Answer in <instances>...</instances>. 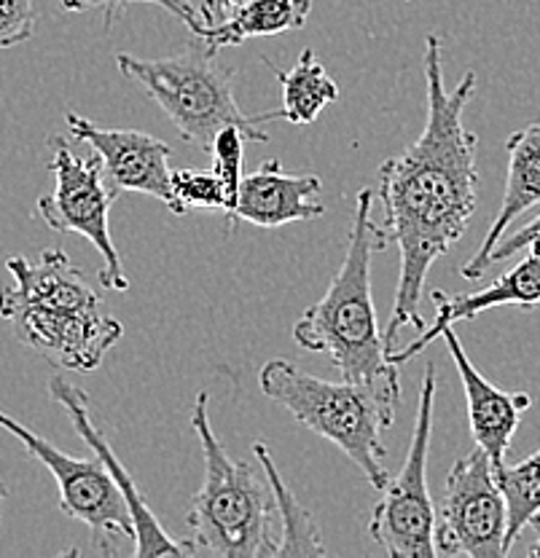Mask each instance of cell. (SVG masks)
<instances>
[{"label":"cell","instance_id":"6da1fadb","mask_svg":"<svg viewBox=\"0 0 540 558\" xmlns=\"http://www.w3.org/2000/svg\"><path fill=\"white\" fill-rule=\"evenodd\" d=\"M476 95L468 70L452 92L444 86V40L425 38V130L382 165L376 199L385 209V231L398 244L400 275L385 328L387 354L404 328H422L420 304L431 266L466 236L479 202V137L463 116Z\"/></svg>","mask_w":540,"mask_h":558},{"label":"cell","instance_id":"7a4b0ae2","mask_svg":"<svg viewBox=\"0 0 540 558\" xmlns=\"http://www.w3.org/2000/svg\"><path fill=\"white\" fill-rule=\"evenodd\" d=\"M5 269L14 282L0 284V317L16 339L57 368H100L124 325L103 310L100 293L71 255L60 247L40 250L36 258L11 255Z\"/></svg>","mask_w":540,"mask_h":558},{"label":"cell","instance_id":"3957f363","mask_svg":"<svg viewBox=\"0 0 540 558\" xmlns=\"http://www.w3.org/2000/svg\"><path fill=\"white\" fill-rule=\"evenodd\" d=\"M374 196L371 189L358 194L345 260L323 299L307 306L304 314L296 319L293 339L307 352L328 354L345 379L398 384L400 365L387 357L385 333H380L374 295H371L374 255L391 244L385 226L374 220Z\"/></svg>","mask_w":540,"mask_h":558},{"label":"cell","instance_id":"277c9868","mask_svg":"<svg viewBox=\"0 0 540 558\" xmlns=\"http://www.w3.org/2000/svg\"><path fill=\"white\" fill-rule=\"evenodd\" d=\"M259 387L266 398L290 411L296 422L345 451L376 492L387 486L391 473L385 468L382 433L396 418L400 381H325L290 360L275 357L261 365Z\"/></svg>","mask_w":540,"mask_h":558},{"label":"cell","instance_id":"5b68a950","mask_svg":"<svg viewBox=\"0 0 540 558\" xmlns=\"http://www.w3.org/2000/svg\"><path fill=\"white\" fill-rule=\"evenodd\" d=\"M207 392H200L191 411V427L200 438L205 462V481L189 510V543L194 556H277V543H272V519L277 508L269 481L245 462H235L220 446L207 418Z\"/></svg>","mask_w":540,"mask_h":558},{"label":"cell","instance_id":"8992f818","mask_svg":"<svg viewBox=\"0 0 540 558\" xmlns=\"http://www.w3.org/2000/svg\"><path fill=\"white\" fill-rule=\"evenodd\" d=\"M216 57L205 40L194 35L180 54L145 60L119 51L116 65L127 81L141 86L165 110L185 143L211 150L218 132L226 126H240L248 143H269V135L261 126L266 121H277V113L248 116L231 89L235 70L218 65Z\"/></svg>","mask_w":540,"mask_h":558},{"label":"cell","instance_id":"52a82bcc","mask_svg":"<svg viewBox=\"0 0 540 558\" xmlns=\"http://www.w3.org/2000/svg\"><path fill=\"white\" fill-rule=\"evenodd\" d=\"M49 172L55 174V191L36 202L38 218L57 234H79L100 253V284L106 290L124 293L130 288L119 250L110 236V207L119 199V191L108 183L100 156H75L62 137H51Z\"/></svg>","mask_w":540,"mask_h":558},{"label":"cell","instance_id":"ba28073f","mask_svg":"<svg viewBox=\"0 0 540 558\" xmlns=\"http://www.w3.org/2000/svg\"><path fill=\"white\" fill-rule=\"evenodd\" d=\"M435 365H425L417 409L415 433L404 468L382 488L380 502L371 510L369 537L393 558H433L435 505L428 488V451L435 414Z\"/></svg>","mask_w":540,"mask_h":558},{"label":"cell","instance_id":"9c48e42d","mask_svg":"<svg viewBox=\"0 0 540 558\" xmlns=\"http://www.w3.org/2000/svg\"><path fill=\"white\" fill-rule=\"evenodd\" d=\"M508 508L490 453L476 446L452 464L435 508V550L444 556L503 558Z\"/></svg>","mask_w":540,"mask_h":558},{"label":"cell","instance_id":"30bf717a","mask_svg":"<svg viewBox=\"0 0 540 558\" xmlns=\"http://www.w3.org/2000/svg\"><path fill=\"white\" fill-rule=\"evenodd\" d=\"M0 427L14 435L27 453L49 470L60 488V510L68 519L81 521L92 529L97 548L113 550L116 539H130L135 545V523H132L130 505L97 453L92 459L71 457L5 411H0Z\"/></svg>","mask_w":540,"mask_h":558},{"label":"cell","instance_id":"8fae6325","mask_svg":"<svg viewBox=\"0 0 540 558\" xmlns=\"http://www.w3.org/2000/svg\"><path fill=\"white\" fill-rule=\"evenodd\" d=\"M65 121L71 135L100 156L108 183L119 194H145L159 199L178 218L185 215L172 194V148L165 140L137 130H103L73 110H68Z\"/></svg>","mask_w":540,"mask_h":558},{"label":"cell","instance_id":"7c38bea8","mask_svg":"<svg viewBox=\"0 0 540 558\" xmlns=\"http://www.w3.org/2000/svg\"><path fill=\"white\" fill-rule=\"evenodd\" d=\"M49 395L55 403H60L65 409L68 418L73 422L75 433L81 435L86 446L97 453V457L106 462V468L113 475V481L124 492L127 505H130L132 523H135V545H132V554L137 558H156V556H194L191 543H178L159 519L154 515V510L148 508V502L143 499L141 488H137L132 475L127 473V468L121 464V459L116 457V451L110 449L106 433L97 427L95 416H92V403L89 395L84 392L75 384L65 381L62 376H51L49 379Z\"/></svg>","mask_w":540,"mask_h":558},{"label":"cell","instance_id":"4fadbf2b","mask_svg":"<svg viewBox=\"0 0 540 558\" xmlns=\"http://www.w3.org/2000/svg\"><path fill=\"white\" fill-rule=\"evenodd\" d=\"M321 191L323 180L317 174H290L277 159L261 161L259 170L242 178L237 205L226 215V231H235L237 220L259 229H280L299 220L323 218Z\"/></svg>","mask_w":540,"mask_h":558},{"label":"cell","instance_id":"5bb4252c","mask_svg":"<svg viewBox=\"0 0 540 558\" xmlns=\"http://www.w3.org/2000/svg\"><path fill=\"white\" fill-rule=\"evenodd\" d=\"M439 339H444L446 349H449L452 360L457 365V374H460L463 389H466L473 444L490 453L495 468H501L505 462V453L511 449V440H514L516 429H519L521 416L532 409V398L527 392H505L487 376H481V371L470 363L455 328H444Z\"/></svg>","mask_w":540,"mask_h":558},{"label":"cell","instance_id":"9a60e30c","mask_svg":"<svg viewBox=\"0 0 540 558\" xmlns=\"http://www.w3.org/2000/svg\"><path fill=\"white\" fill-rule=\"evenodd\" d=\"M431 301L435 310V323L428 325L422 330V336H417L411 344L393 349L387 357L391 363L404 365L411 357H417L420 352H425L428 344L441 336V330L452 328L460 319H473L481 312L501 310V306H540V255H527L525 260L514 266L511 271H505L495 279L492 284H487L479 293H463V295H449L444 290H431Z\"/></svg>","mask_w":540,"mask_h":558},{"label":"cell","instance_id":"2e32d148","mask_svg":"<svg viewBox=\"0 0 540 558\" xmlns=\"http://www.w3.org/2000/svg\"><path fill=\"white\" fill-rule=\"evenodd\" d=\"M505 148H508V172H505L503 205L497 209L495 220H492L490 231L481 240L473 258L463 266V277L468 282H479L484 271L490 269L492 250L501 244L508 226L519 215H525L527 209L540 205V121L514 132Z\"/></svg>","mask_w":540,"mask_h":558},{"label":"cell","instance_id":"e0dca14e","mask_svg":"<svg viewBox=\"0 0 540 558\" xmlns=\"http://www.w3.org/2000/svg\"><path fill=\"white\" fill-rule=\"evenodd\" d=\"M312 0H245L224 25L205 27L196 38L218 54L226 46H240L251 38H266L301 31L310 20Z\"/></svg>","mask_w":540,"mask_h":558},{"label":"cell","instance_id":"ac0fdd59","mask_svg":"<svg viewBox=\"0 0 540 558\" xmlns=\"http://www.w3.org/2000/svg\"><path fill=\"white\" fill-rule=\"evenodd\" d=\"M264 62L280 84L283 108L277 110V119H286L293 126H310L331 102L339 100V84L331 78V73L312 49L301 51L290 70H280L269 60Z\"/></svg>","mask_w":540,"mask_h":558},{"label":"cell","instance_id":"d6986e66","mask_svg":"<svg viewBox=\"0 0 540 558\" xmlns=\"http://www.w3.org/2000/svg\"><path fill=\"white\" fill-rule=\"evenodd\" d=\"M255 459L261 462L266 481H269L272 494H275V508L283 521V537L277 543V558L286 556H325V545L321 539V529L317 521L312 519L310 510L296 499L290 486L283 481L280 470H277L275 459L264 444L253 446Z\"/></svg>","mask_w":540,"mask_h":558},{"label":"cell","instance_id":"ffe728a7","mask_svg":"<svg viewBox=\"0 0 540 558\" xmlns=\"http://www.w3.org/2000/svg\"><path fill=\"white\" fill-rule=\"evenodd\" d=\"M497 486L508 508V532H505V556L521 537L525 526L540 513V449L521 459L519 464H501L495 468Z\"/></svg>","mask_w":540,"mask_h":558},{"label":"cell","instance_id":"44dd1931","mask_svg":"<svg viewBox=\"0 0 540 558\" xmlns=\"http://www.w3.org/2000/svg\"><path fill=\"white\" fill-rule=\"evenodd\" d=\"M172 194L185 213L202 207L229 213L226 185L213 170H172Z\"/></svg>","mask_w":540,"mask_h":558},{"label":"cell","instance_id":"7402d4cb","mask_svg":"<svg viewBox=\"0 0 540 558\" xmlns=\"http://www.w3.org/2000/svg\"><path fill=\"white\" fill-rule=\"evenodd\" d=\"M245 132L240 126H226L218 132L216 143H213V172L218 174L220 183L226 185V194H229V213L237 205V194H240V183L245 178L242 165H245Z\"/></svg>","mask_w":540,"mask_h":558},{"label":"cell","instance_id":"603a6c76","mask_svg":"<svg viewBox=\"0 0 540 558\" xmlns=\"http://www.w3.org/2000/svg\"><path fill=\"white\" fill-rule=\"evenodd\" d=\"M60 3H62V9L73 11V14H81V11H92V9H103L108 31L113 27V22L124 14L127 5H132V3L161 5V9H167L170 14H176L178 20L183 22V25L189 27L194 35H200L202 31H205V22H202L200 9H196L191 0H60Z\"/></svg>","mask_w":540,"mask_h":558},{"label":"cell","instance_id":"cb8c5ba5","mask_svg":"<svg viewBox=\"0 0 540 558\" xmlns=\"http://www.w3.org/2000/svg\"><path fill=\"white\" fill-rule=\"evenodd\" d=\"M36 0H0V49H14L36 35Z\"/></svg>","mask_w":540,"mask_h":558},{"label":"cell","instance_id":"d4e9b609","mask_svg":"<svg viewBox=\"0 0 540 558\" xmlns=\"http://www.w3.org/2000/svg\"><path fill=\"white\" fill-rule=\"evenodd\" d=\"M536 231H540V215H538L536 220H532V223H527L525 229L516 231V234L503 236L501 244H497V247L492 250V255H490V266H492V264H497V260L514 258L516 253H521V250L527 247V242H530V236L536 234Z\"/></svg>","mask_w":540,"mask_h":558},{"label":"cell","instance_id":"484cf974","mask_svg":"<svg viewBox=\"0 0 540 558\" xmlns=\"http://www.w3.org/2000/svg\"><path fill=\"white\" fill-rule=\"evenodd\" d=\"M242 3H245V0H202V5H200L202 22H205V27L224 25V22L229 20V16L235 14Z\"/></svg>","mask_w":540,"mask_h":558},{"label":"cell","instance_id":"4316f807","mask_svg":"<svg viewBox=\"0 0 540 558\" xmlns=\"http://www.w3.org/2000/svg\"><path fill=\"white\" fill-rule=\"evenodd\" d=\"M530 526L536 529V543L530 545V550H527V554H530L532 558H540V513L536 515V519L530 521Z\"/></svg>","mask_w":540,"mask_h":558},{"label":"cell","instance_id":"83f0119b","mask_svg":"<svg viewBox=\"0 0 540 558\" xmlns=\"http://www.w3.org/2000/svg\"><path fill=\"white\" fill-rule=\"evenodd\" d=\"M527 247H530L532 255H540V231H536V234L530 236V242H527Z\"/></svg>","mask_w":540,"mask_h":558},{"label":"cell","instance_id":"f1b7e54d","mask_svg":"<svg viewBox=\"0 0 540 558\" xmlns=\"http://www.w3.org/2000/svg\"><path fill=\"white\" fill-rule=\"evenodd\" d=\"M9 497V486H5V481H3V475H0V505H3V499Z\"/></svg>","mask_w":540,"mask_h":558},{"label":"cell","instance_id":"f546056e","mask_svg":"<svg viewBox=\"0 0 540 558\" xmlns=\"http://www.w3.org/2000/svg\"><path fill=\"white\" fill-rule=\"evenodd\" d=\"M404 3H409V0H404Z\"/></svg>","mask_w":540,"mask_h":558}]
</instances>
